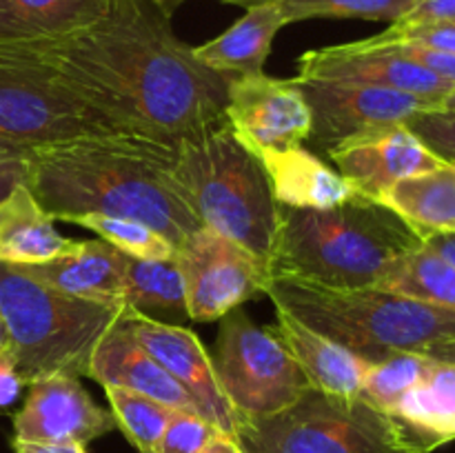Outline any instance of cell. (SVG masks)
Instances as JSON below:
<instances>
[{
  "mask_svg": "<svg viewBox=\"0 0 455 453\" xmlns=\"http://www.w3.org/2000/svg\"><path fill=\"white\" fill-rule=\"evenodd\" d=\"M154 0H109L84 29L31 43L118 131L176 140L225 115L231 76L209 69Z\"/></svg>",
  "mask_w": 455,
  "mask_h": 453,
  "instance_id": "cell-1",
  "label": "cell"
},
{
  "mask_svg": "<svg viewBox=\"0 0 455 453\" xmlns=\"http://www.w3.org/2000/svg\"><path fill=\"white\" fill-rule=\"evenodd\" d=\"M25 182L53 220L132 218L160 231L176 251L203 229L173 180V140L114 131L40 145L27 158Z\"/></svg>",
  "mask_w": 455,
  "mask_h": 453,
  "instance_id": "cell-2",
  "label": "cell"
},
{
  "mask_svg": "<svg viewBox=\"0 0 455 453\" xmlns=\"http://www.w3.org/2000/svg\"><path fill=\"white\" fill-rule=\"evenodd\" d=\"M420 235L389 207L364 195L331 209L280 207L271 275L333 289L376 287Z\"/></svg>",
  "mask_w": 455,
  "mask_h": 453,
  "instance_id": "cell-3",
  "label": "cell"
},
{
  "mask_svg": "<svg viewBox=\"0 0 455 453\" xmlns=\"http://www.w3.org/2000/svg\"><path fill=\"white\" fill-rule=\"evenodd\" d=\"M173 180L200 225L271 260L280 204L260 158L225 115L173 140Z\"/></svg>",
  "mask_w": 455,
  "mask_h": 453,
  "instance_id": "cell-4",
  "label": "cell"
},
{
  "mask_svg": "<svg viewBox=\"0 0 455 453\" xmlns=\"http://www.w3.org/2000/svg\"><path fill=\"white\" fill-rule=\"evenodd\" d=\"M265 296L371 364L395 354H425L455 336V311L376 287L333 289L271 275Z\"/></svg>",
  "mask_w": 455,
  "mask_h": 453,
  "instance_id": "cell-5",
  "label": "cell"
},
{
  "mask_svg": "<svg viewBox=\"0 0 455 453\" xmlns=\"http://www.w3.org/2000/svg\"><path fill=\"white\" fill-rule=\"evenodd\" d=\"M123 314V305L69 296L25 266L0 262V318L27 385L60 373L87 376L93 351Z\"/></svg>",
  "mask_w": 455,
  "mask_h": 453,
  "instance_id": "cell-6",
  "label": "cell"
},
{
  "mask_svg": "<svg viewBox=\"0 0 455 453\" xmlns=\"http://www.w3.org/2000/svg\"><path fill=\"white\" fill-rule=\"evenodd\" d=\"M244 453H427L395 417L363 398L307 389L291 407L240 422Z\"/></svg>",
  "mask_w": 455,
  "mask_h": 453,
  "instance_id": "cell-7",
  "label": "cell"
},
{
  "mask_svg": "<svg viewBox=\"0 0 455 453\" xmlns=\"http://www.w3.org/2000/svg\"><path fill=\"white\" fill-rule=\"evenodd\" d=\"M114 131L111 120L83 100L36 44L0 43L3 140L40 147Z\"/></svg>",
  "mask_w": 455,
  "mask_h": 453,
  "instance_id": "cell-8",
  "label": "cell"
},
{
  "mask_svg": "<svg viewBox=\"0 0 455 453\" xmlns=\"http://www.w3.org/2000/svg\"><path fill=\"white\" fill-rule=\"evenodd\" d=\"M212 362L240 422L284 411L311 389L309 378L274 329L258 327L240 309L222 318Z\"/></svg>",
  "mask_w": 455,
  "mask_h": 453,
  "instance_id": "cell-9",
  "label": "cell"
},
{
  "mask_svg": "<svg viewBox=\"0 0 455 453\" xmlns=\"http://www.w3.org/2000/svg\"><path fill=\"white\" fill-rule=\"evenodd\" d=\"M185 278L187 311L194 322L222 320L258 293L271 278L269 262L213 229L194 231L176 251Z\"/></svg>",
  "mask_w": 455,
  "mask_h": 453,
  "instance_id": "cell-10",
  "label": "cell"
},
{
  "mask_svg": "<svg viewBox=\"0 0 455 453\" xmlns=\"http://www.w3.org/2000/svg\"><path fill=\"white\" fill-rule=\"evenodd\" d=\"M293 80L311 111V131L307 142L323 154L351 138L407 124V120L422 109H438L422 98L394 89L327 80Z\"/></svg>",
  "mask_w": 455,
  "mask_h": 453,
  "instance_id": "cell-11",
  "label": "cell"
},
{
  "mask_svg": "<svg viewBox=\"0 0 455 453\" xmlns=\"http://www.w3.org/2000/svg\"><path fill=\"white\" fill-rule=\"evenodd\" d=\"M120 324L191 395L200 416L212 422L220 433L238 442L240 417L227 395L222 393L216 371H213L212 354L204 349L200 338L180 324L158 322V320L129 314V311H124Z\"/></svg>",
  "mask_w": 455,
  "mask_h": 453,
  "instance_id": "cell-12",
  "label": "cell"
},
{
  "mask_svg": "<svg viewBox=\"0 0 455 453\" xmlns=\"http://www.w3.org/2000/svg\"><path fill=\"white\" fill-rule=\"evenodd\" d=\"M296 78L394 89L422 98L438 109L443 107L444 98L453 91L451 84L411 58L389 47L369 44L364 40L309 49L298 58Z\"/></svg>",
  "mask_w": 455,
  "mask_h": 453,
  "instance_id": "cell-13",
  "label": "cell"
},
{
  "mask_svg": "<svg viewBox=\"0 0 455 453\" xmlns=\"http://www.w3.org/2000/svg\"><path fill=\"white\" fill-rule=\"evenodd\" d=\"M225 118L251 149L305 145L311 131L309 105L296 80L274 78L265 71L231 78Z\"/></svg>",
  "mask_w": 455,
  "mask_h": 453,
  "instance_id": "cell-14",
  "label": "cell"
},
{
  "mask_svg": "<svg viewBox=\"0 0 455 453\" xmlns=\"http://www.w3.org/2000/svg\"><path fill=\"white\" fill-rule=\"evenodd\" d=\"M116 420L84 391L80 378L49 376L27 385V398L13 416V440L74 442L87 447L111 433Z\"/></svg>",
  "mask_w": 455,
  "mask_h": 453,
  "instance_id": "cell-15",
  "label": "cell"
},
{
  "mask_svg": "<svg viewBox=\"0 0 455 453\" xmlns=\"http://www.w3.org/2000/svg\"><path fill=\"white\" fill-rule=\"evenodd\" d=\"M324 155L360 195L371 200H380L395 182L404 178L434 171L447 164L407 124L351 138Z\"/></svg>",
  "mask_w": 455,
  "mask_h": 453,
  "instance_id": "cell-16",
  "label": "cell"
},
{
  "mask_svg": "<svg viewBox=\"0 0 455 453\" xmlns=\"http://www.w3.org/2000/svg\"><path fill=\"white\" fill-rule=\"evenodd\" d=\"M87 378L102 386H120L147 395L156 402L167 404L173 411L200 416L191 395L160 367L154 355L142 349L140 342L120 322L102 338L98 349L93 351Z\"/></svg>",
  "mask_w": 455,
  "mask_h": 453,
  "instance_id": "cell-17",
  "label": "cell"
},
{
  "mask_svg": "<svg viewBox=\"0 0 455 453\" xmlns=\"http://www.w3.org/2000/svg\"><path fill=\"white\" fill-rule=\"evenodd\" d=\"M251 151L260 158L269 178L271 194L280 207L331 209L360 195L338 169L305 145L287 149L256 147Z\"/></svg>",
  "mask_w": 455,
  "mask_h": 453,
  "instance_id": "cell-18",
  "label": "cell"
},
{
  "mask_svg": "<svg viewBox=\"0 0 455 453\" xmlns=\"http://www.w3.org/2000/svg\"><path fill=\"white\" fill-rule=\"evenodd\" d=\"M129 256L105 240H71L56 258L40 265H20L49 287L84 300L123 305Z\"/></svg>",
  "mask_w": 455,
  "mask_h": 453,
  "instance_id": "cell-19",
  "label": "cell"
},
{
  "mask_svg": "<svg viewBox=\"0 0 455 453\" xmlns=\"http://www.w3.org/2000/svg\"><path fill=\"white\" fill-rule=\"evenodd\" d=\"M271 329L300 364L314 389L340 398H358L363 378L371 362L358 358L331 338L314 331L284 309H275V322Z\"/></svg>",
  "mask_w": 455,
  "mask_h": 453,
  "instance_id": "cell-20",
  "label": "cell"
},
{
  "mask_svg": "<svg viewBox=\"0 0 455 453\" xmlns=\"http://www.w3.org/2000/svg\"><path fill=\"white\" fill-rule=\"evenodd\" d=\"M427 355V354H425ZM391 417L427 453L455 440V367L427 355L425 369L398 400Z\"/></svg>",
  "mask_w": 455,
  "mask_h": 453,
  "instance_id": "cell-21",
  "label": "cell"
},
{
  "mask_svg": "<svg viewBox=\"0 0 455 453\" xmlns=\"http://www.w3.org/2000/svg\"><path fill=\"white\" fill-rule=\"evenodd\" d=\"M287 25V18L278 4H251L244 7V16L238 18L229 29L209 43L194 47V53L209 69L220 71L231 78L262 74L275 36Z\"/></svg>",
  "mask_w": 455,
  "mask_h": 453,
  "instance_id": "cell-22",
  "label": "cell"
},
{
  "mask_svg": "<svg viewBox=\"0 0 455 453\" xmlns=\"http://www.w3.org/2000/svg\"><path fill=\"white\" fill-rule=\"evenodd\" d=\"M69 242L58 234L53 218L40 207L27 182L0 203V262L4 265H40L65 251Z\"/></svg>",
  "mask_w": 455,
  "mask_h": 453,
  "instance_id": "cell-23",
  "label": "cell"
},
{
  "mask_svg": "<svg viewBox=\"0 0 455 453\" xmlns=\"http://www.w3.org/2000/svg\"><path fill=\"white\" fill-rule=\"evenodd\" d=\"M109 0H0V43H40L96 22Z\"/></svg>",
  "mask_w": 455,
  "mask_h": 453,
  "instance_id": "cell-24",
  "label": "cell"
},
{
  "mask_svg": "<svg viewBox=\"0 0 455 453\" xmlns=\"http://www.w3.org/2000/svg\"><path fill=\"white\" fill-rule=\"evenodd\" d=\"M378 203L403 218L420 240L455 231V164L395 182Z\"/></svg>",
  "mask_w": 455,
  "mask_h": 453,
  "instance_id": "cell-25",
  "label": "cell"
},
{
  "mask_svg": "<svg viewBox=\"0 0 455 453\" xmlns=\"http://www.w3.org/2000/svg\"><path fill=\"white\" fill-rule=\"evenodd\" d=\"M123 306L129 314L182 327L189 320V311L185 278L176 256L169 260L129 258L123 284Z\"/></svg>",
  "mask_w": 455,
  "mask_h": 453,
  "instance_id": "cell-26",
  "label": "cell"
},
{
  "mask_svg": "<svg viewBox=\"0 0 455 453\" xmlns=\"http://www.w3.org/2000/svg\"><path fill=\"white\" fill-rule=\"evenodd\" d=\"M376 289L455 311V266L425 244L395 260Z\"/></svg>",
  "mask_w": 455,
  "mask_h": 453,
  "instance_id": "cell-27",
  "label": "cell"
},
{
  "mask_svg": "<svg viewBox=\"0 0 455 453\" xmlns=\"http://www.w3.org/2000/svg\"><path fill=\"white\" fill-rule=\"evenodd\" d=\"M105 393L111 404L116 429L123 431L138 453H156V447L176 411L167 404L120 386H105Z\"/></svg>",
  "mask_w": 455,
  "mask_h": 453,
  "instance_id": "cell-28",
  "label": "cell"
},
{
  "mask_svg": "<svg viewBox=\"0 0 455 453\" xmlns=\"http://www.w3.org/2000/svg\"><path fill=\"white\" fill-rule=\"evenodd\" d=\"M235 7L274 3L283 9L287 22L311 18H363V20L398 22L418 0H220Z\"/></svg>",
  "mask_w": 455,
  "mask_h": 453,
  "instance_id": "cell-29",
  "label": "cell"
},
{
  "mask_svg": "<svg viewBox=\"0 0 455 453\" xmlns=\"http://www.w3.org/2000/svg\"><path fill=\"white\" fill-rule=\"evenodd\" d=\"M65 222L93 231L100 240L109 242L124 256L138 260H169L176 256L173 244L160 231L132 218L107 216V213H80L69 216Z\"/></svg>",
  "mask_w": 455,
  "mask_h": 453,
  "instance_id": "cell-30",
  "label": "cell"
},
{
  "mask_svg": "<svg viewBox=\"0 0 455 453\" xmlns=\"http://www.w3.org/2000/svg\"><path fill=\"white\" fill-rule=\"evenodd\" d=\"M425 354H395L367 367L358 398L389 416L425 369Z\"/></svg>",
  "mask_w": 455,
  "mask_h": 453,
  "instance_id": "cell-31",
  "label": "cell"
},
{
  "mask_svg": "<svg viewBox=\"0 0 455 453\" xmlns=\"http://www.w3.org/2000/svg\"><path fill=\"white\" fill-rule=\"evenodd\" d=\"M364 40L371 44H411L455 53V22H391L385 31Z\"/></svg>",
  "mask_w": 455,
  "mask_h": 453,
  "instance_id": "cell-32",
  "label": "cell"
},
{
  "mask_svg": "<svg viewBox=\"0 0 455 453\" xmlns=\"http://www.w3.org/2000/svg\"><path fill=\"white\" fill-rule=\"evenodd\" d=\"M220 431L198 413L176 411L160 438L156 453H200Z\"/></svg>",
  "mask_w": 455,
  "mask_h": 453,
  "instance_id": "cell-33",
  "label": "cell"
},
{
  "mask_svg": "<svg viewBox=\"0 0 455 453\" xmlns=\"http://www.w3.org/2000/svg\"><path fill=\"white\" fill-rule=\"evenodd\" d=\"M407 127L444 163L455 164V114L444 109H422L407 120Z\"/></svg>",
  "mask_w": 455,
  "mask_h": 453,
  "instance_id": "cell-34",
  "label": "cell"
},
{
  "mask_svg": "<svg viewBox=\"0 0 455 453\" xmlns=\"http://www.w3.org/2000/svg\"><path fill=\"white\" fill-rule=\"evenodd\" d=\"M364 43H367V40H364ZM376 47H389L394 49V52L403 53V56L411 58V60H416L418 65L427 67L431 74L443 78L444 83H449L455 89V53L434 52V49H425V47H411V44H376Z\"/></svg>",
  "mask_w": 455,
  "mask_h": 453,
  "instance_id": "cell-35",
  "label": "cell"
},
{
  "mask_svg": "<svg viewBox=\"0 0 455 453\" xmlns=\"http://www.w3.org/2000/svg\"><path fill=\"white\" fill-rule=\"evenodd\" d=\"M25 386L27 382L22 380L20 371H18V364L13 360L12 351L4 346L0 351V411L12 409L20 400Z\"/></svg>",
  "mask_w": 455,
  "mask_h": 453,
  "instance_id": "cell-36",
  "label": "cell"
},
{
  "mask_svg": "<svg viewBox=\"0 0 455 453\" xmlns=\"http://www.w3.org/2000/svg\"><path fill=\"white\" fill-rule=\"evenodd\" d=\"M398 22H455V0H418Z\"/></svg>",
  "mask_w": 455,
  "mask_h": 453,
  "instance_id": "cell-37",
  "label": "cell"
},
{
  "mask_svg": "<svg viewBox=\"0 0 455 453\" xmlns=\"http://www.w3.org/2000/svg\"><path fill=\"white\" fill-rule=\"evenodd\" d=\"M27 180V158L3 160L0 163V203Z\"/></svg>",
  "mask_w": 455,
  "mask_h": 453,
  "instance_id": "cell-38",
  "label": "cell"
},
{
  "mask_svg": "<svg viewBox=\"0 0 455 453\" xmlns=\"http://www.w3.org/2000/svg\"><path fill=\"white\" fill-rule=\"evenodd\" d=\"M13 453H87L83 444L74 442H27L12 440Z\"/></svg>",
  "mask_w": 455,
  "mask_h": 453,
  "instance_id": "cell-39",
  "label": "cell"
},
{
  "mask_svg": "<svg viewBox=\"0 0 455 453\" xmlns=\"http://www.w3.org/2000/svg\"><path fill=\"white\" fill-rule=\"evenodd\" d=\"M427 249H431L434 253H438L443 260H447L449 265L455 266V231L451 234H434L429 238L422 240Z\"/></svg>",
  "mask_w": 455,
  "mask_h": 453,
  "instance_id": "cell-40",
  "label": "cell"
},
{
  "mask_svg": "<svg viewBox=\"0 0 455 453\" xmlns=\"http://www.w3.org/2000/svg\"><path fill=\"white\" fill-rule=\"evenodd\" d=\"M200 453H244V451L240 449V444L235 442L234 438H229V435L225 433H216L207 444H204V449Z\"/></svg>",
  "mask_w": 455,
  "mask_h": 453,
  "instance_id": "cell-41",
  "label": "cell"
},
{
  "mask_svg": "<svg viewBox=\"0 0 455 453\" xmlns=\"http://www.w3.org/2000/svg\"><path fill=\"white\" fill-rule=\"evenodd\" d=\"M425 354L431 355V358L440 360V362H449L455 367V336L449 338V340L435 342V345H431Z\"/></svg>",
  "mask_w": 455,
  "mask_h": 453,
  "instance_id": "cell-42",
  "label": "cell"
},
{
  "mask_svg": "<svg viewBox=\"0 0 455 453\" xmlns=\"http://www.w3.org/2000/svg\"><path fill=\"white\" fill-rule=\"evenodd\" d=\"M31 149H34V147L18 145V142H9V140H3V138H0V163H3V160L29 158Z\"/></svg>",
  "mask_w": 455,
  "mask_h": 453,
  "instance_id": "cell-43",
  "label": "cell"
},
{
  "mask_svg": "<svg viewBox=\"0 0 455 453\" xmlns=\"http://www.w3.org/2000/svg\"><path fill=\"white\" fill-rule=\"evenodd\" d=\"M154 3L158 4L164 13H169V16H172L173 9H176L180 3H185V0H154Z\"/></svg>",
  "mask_w": 455,
  "mask_h": 453,
  "instance_id": "cell-44",
  "label": "cell"
},
{
  "mask_svg": "<svg viewBox=\"0 0 455 453\" xmlns=\"http://www.w3.org/2000/svg\"><path fill=\"white\" fill-rule=\"evenodd\" d=\"M440 109L453 111V114H455V89H453L451 93H449L447 98H444V102H443V107H440Z\"/></svg>",
  "mask_w": 455,
  "mask_h": 453,
  "instance_id": "cell-45",
  "label": "cell"
},
{
  "mask_svg": "<svg viewBox=\"0 0 455 453\" xmlns=\"http://www.w3.org/2000/svg\"><path fill=\"white\" fill-rule=\"evenodd\" d=\"M4 346H7V331H4V322L3 318H0V351H3Z\"/></svg>",
  "mask_w": 455,
  "mask_h": 453,
  "instance_id": "cell-46",
  "label": "cell"
}]
</instances>
